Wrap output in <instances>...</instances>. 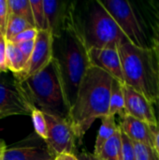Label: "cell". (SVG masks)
Listing matches in <instances>:
<instances>
[{"mask_svg": "<svg viewBox=\"0 0 159 160\" xmlns=\"http://www.w3.org/2000/svg\"><path fill=\"white\" fill-rule=\"evenodd\" d=\"M48 125V139L46 141L48 151L52 158L61 154H74L76 136L67 118L44 112Z\"/></svg>", "mask_w": 159, "mask_h": 160, "instance_id": "cell-8", "label": "cell"}, {"mask_svg": "<svg viewBox=\"0 0 159 160\" xmlns=\"http://www.w3.org/2000/svg\"><path fill=\"white\" fill-rule=\"evenodd\" d=\"M122 160H136L133 142L122 132Z\"/></svg>", "mask_w": 159, "mask_h": 160, "instance_id": "cell-24", "label": "cell"}, {"mask_svg": "<svg viewBox=\"0 0 159 160\" xmlns=\"http://www.w3.org/2000/svg\"><path fill=\"white\" fill-rule=\"evenodd\" d=\"M8 7L10 13L25 20L36 28L30 0H8Z\"/></svg>", "mask_w": 159, "mask_h": 160, "instance_id": "cell-19", "label": "cell"}, {"mask_svg": "<svg viewBox=\"0 0 159 160\" xmlns=\"http://www.w3.org/2000/svg\"><path fill=\"white\" fill-rule=\"evenodd\" d=\"M48 150L37 146L5 148L0 153V160H52Z\"/></svg>", "mask_w": 159, "mask_h": 160, "instance_id": "cell-14", "label": "cell"}, {"mask_svg": "<svg viewBox=\"0 0 159 160\" xmlns=\"http://www.w3.org/2000/svg\"><path fill=\"white\" fill-rule=\"evenodd\" d=\"M109 115H118L121 119L127 116L126 112V103H125V96L123 92V83L120 82L113 80L111 98H110V111Z\"/></svg>", "mask_w": 159, "mask_h": 160, "instance_id": "cell-16", "label": "cell"}, {"mask_svg": "<svg viewBox=\"0 0 159 160\" xmlns=\"http://www.w3.org/2000/svg\"><path fill=\"white\" fill-rule=\"evenodd\" d=\"M22 84L35 107L43 112L67 119L70 108L54 58L41 71L22 82Z\"/></svg>", "mask_w": 159, "mask_h": 160, "instance_id": "cell-4", "label": "cell"}, {"mask_svg": "<svg viewBox=\"0 0 159 160\" xmlns=\"http://www.w3.org/2000/svg\"><path fill=\"white\" fill-rule=\"evenodd\" d=\"M79 160H103L98 156H96L94 153L93 154H88V153H83L78 156Z\"/></svg>", "mask_w": 159, "mask_h": 160, "instance_id": "cell-31", "label": "cell"}, {"mask_svg": "<svg viewBox=\"0 0 159 160\" xmlns=\"http://www.w3.org/2000/svg\"><path fill=\"white\" fill-rule=\"evenodd\" d=\"M98 1L113 18L129 42L139 48H151L148 46L147 37L142 22L129 2L125 0Z\"/></svg>", "mask_w": 159, "mask_h": 160, "instance_id": "cell-6", "label": "cell"}, {"mask_svg": "<svg viewBox=\"0 0 159 160\" xmlns=\"http://www.w3.org/2000/svg\"><path fill=\"white\" fill-rule=\"evenodd\" d=\"M3 38V36H2V34H1V32H0V38Z\"/></svg>", "mask_w": 159, "mask_h": 160, "instance_id": "cell-34", "label": "cell"}, {"mask_svg": "<svg viewBox=\"0 0 159 160\" xmlns=\"http://www.w3.org/2000/svg\"><path fill=\"white\" fill-rule=\"evenodd\" d=\"M153 48L155 49L159 60V22L154 27V38H153Z\"/></svg>", "mask_w": 159, "mask_h": 160, "instance_id": "cell-30", "label": "cell"}, {"mask_svg": "<svg viewBox=\"0 0 159 160\" xmlns=\"http://www.w3.org/2000/svg\"><path fill=\"white\" fill-rule=\"evenodd\" d=\"M98 157L103 160H122V131L120 127L103 146Z\"/></svg>", "mask_w": 159, "mask_h": 160, "instance_id": "cell-18", "label": "cell"}, {"mask_svg": "<svg viewBox=\"0 0 159 160\" xmlns=\"http://www.w3.org/2000/svg\"><path fill=\"white\" fill-rule=\"evenodd\" d=\"M53 160H79L74 154H61L54 158Z\"/></svg>", "mask_w": 159, "mask_h": 160, "instance_id": "cell-32", "label": "cell"}, {"mask_svg": "<svg viewBox=\"0 0 159 160\" xmlns=\"http://www.w3.org/2000/svg\"><path fill=\"white\" fill-rule=\"evenodd\" d=\"M31 117L34 129L37 135L46 142L48 139V125L44 112L41 110L35 107L31 112Z\"/></svg>", "mask_w": 159, "mask_h": 160, "instance_id": "cell-21", "label": "cell"}, {"mask_svg": "<svg viewBox=\"0 0 159 160\" xmlns=\"http://www.w3.org/2000/svg\"><path fill=\"white\" fill-rule=\"evenodd\" d=\"M157 108H158V110H159V104H158V106H157ZM157 120H159V117L157 118Z\"/></svg>", "mask_w": 159, "mask_h": 160, "instance_id": "cell-35", "label": "cell"}, {"mask_svg": "<svg viewBox=\"0 0 159 160\" xmlns=\"http://www.w3.org/2000/svg\"><path fill=\"white\" fill-rule=\"evenodd\" d=\"M30 28H35V27H33L31 24H29L25 20L9 12L5 39H6V41H9L13 38H15L17 35H19L20 33H22L27 29H30Z\"/></svg>", "mask_w": 159, "mask_h": 160, "instance_id": "cell-20", "label": "cell"}, {"mask_svg": "<svg viewBox=\"0 0 159 160\" xmlns=\"http://www.w3.org/2000/svg\"><path fill=\"white\" fill-rule=\"evenodd\" d=\"M151 129H152L153 139H154V147L159 156V120H157V125L151 126Z\"/></svg>", "mask_w": 159, "mask_h": 160, "instance_id": "cell-29", "label": "cell"}, {"mask_svg": "<svg viewBox=\"0 0 159 160\" xmlns=\"http://www.w3.org/2000/svg\"><path fill=\"white\" fill-rule=\"evenodd\" d=\"M53 58V36L50 30L37 32L35 46L25 70L20 75H14L19 82H23L29 77L45 68Z\"/></svg>", "mask_w": 159, "mask_h": 160, "instance_id": "cell-9", "label": "cell"}, {"mask_svg": "<svg viewBox=\"0 0 159 160\" xmlns=\"http://www.w3.org/2000/svg\"><path fill=\"white\" fill-rule=\"evenodd\" d=\"M52 160H53V159H52Z\"/></svg>", "mask_w": 159, "mask_h": 160, "instance_id": "cell-37", "label": "cell"}, {"mask_svg": "<svg viewBox=\"0 0 159 160\" xmlns=\"http://www.w3.org/2000/svg\"><path fill=\"white\" fill-rule=\"evenodd\" d=\"M80 26L88 50L118 49L120 44L128 40L98 0L88 8L84 22H80Z\"/></svg>", "mask_w": 159, "mask_h": 160, "instance_id": "cell-5", "label": "cell"}, {"mask_svg": "<svg viewBox=\"0 0 159 160\" xmlns=\"http://www.w3.org/2000/svg\"><path fill=\"white\" fill-rule=\"evenodd\" d=\"M8 71L7 61V41L5 38H0V73Z\"/></svg>", "mask_w": 159, "mask_h": 160, "instance_id": "cell-27", "label": "cell"}, {"mask_svg": "<svg viewBox=\"0 0 159 160\" xmlns=\"http://www.w3.org/2000/svg\"><path fill=\"white\" fill-rule=\"evenodd\" d=\"M125 84L142 94L155 107L159 104V60L153 48H139L128 40L118 47Z\"/></svg>", "mask_w": 159, "mask_h": 160, "instance_id": "cell-3", "label": "cell"}, {"mask_svg": "<svg viewBox=\"0 0 159 160\" xmlns=\"http://www.w3.org/2000/svg\"><path fill=\"white\" fill-rule=\"evenodd\" d=\"M48 28L53 38L58 37L75 17V8L67 2L43 0Z\"/></svg>", "mask_w": 159, "mask_h": 160, "instance_id": "cell-11", "label": "cell"}, {"mask_svg": "<svg viewBox=\"0 0 159 160\" xmlns=\"http://www.w3.org/2000/svg\"><path fill=\"white\" fill-rule=\"evenodd\" d=\"M121 131L132 142L148 144L154 147V139L151 125L136 119L130 115L125 116L120 124Z\"/></svg>", "mask_w": 159, "mask_h": 160, "instance_id": "cell-13", "label": "cell"}, {"mask_svg": "<svg viewBox=\"0 0 159 160\" xmlns=\"http://www.w3.org/2000/svg\"><path fill=\"white\" fill-rule=\"evenodd\" d=\"M18 46V48L21 50L22 55H23V58H24V61L26 63V67H27V64L30 60V57L32 55V52H33V50H34V46H35V40H30V41H26V42H22V43H19V44H16ZM25 70V69H24Z\"/></svg>", "mask_w": 159, "mask_h": 160, "instance_id": "cell-28", "label": "cell"}, {"mask_svg": "<svg viewBox=\"0 0 159 160\" xmlns=\"http://www.w3.org/2000/svg\"><path fill=\"white\" fill-rule=\"evenodd\" d=\"M134 149L136 160H159V156L156 151L155 147L141 143V142H134Z\"/></svg>", "mask_w": 159, "mask_h": 160, "instance_id": "cell-23", "label": "cell"}, {"mask_svg": "<svg viewBox=\"0 0 159 160\" xmlns=\"http://www.w3.org/2000/svg\"><path fill=\"white\" fill-rule=\"evenodd\" d=\"M7 61L8 70L11 71L14 75L22 74L25 68L26 63L24 61L23 55L21 50L16 44L7 41Z\"/></svg>", "mask_w": 159, "mask_h": 160, "instance_id": "cell-17", "label": "cell"}, {"mask_svg": "<svg viewBox=\"0 0 159 160\" xmlns=\"http://www.w3.org/2000/svg\"><path fill=\"white\" fill-rule=\"evenodd\" d=\"M30 3L32 7L36 29H37L38 31L49 30L47 18L43 6V0H30Z\"/></svg>", "mask_w": 159, "mask_h": 160, "instance_id": "cell-22", "label": "cell"}, {"mask_svg": "<svg viewBox=\"0 0 159 160\" xmlns=\"http://www.w3.org/2000/svg\"><path fill=\"white\" fill-rule=\"evenodd\" d=\"M88 54L91 67H96L104 70L109 75H111L114 80L125 84L122 63L118 49L93 48L88 50Z\"/></svg>", "mask_w": 159, "mask_h": 160, "instance_id": "cell-12", "label": "cell"}, {"mask_svg": "<svg viewBox=\"0 0 159 160\" xmlns=\"http://www.w3.org/2000/svg\"><path fill=\"white\" fill-rule=\"evenodd\" d=\"M5 148H7V147H6V145H5V142H4L3 141H1V140H0V153H1Z\"/></svg>", "mask_w": 159, "mask_h": 160, "instance_id": "cell-33", "label": "cell"}, {"mask_svg": "<svg viewBox=\"0 0 159 160\" xmlns=\"http://www.w3.org/2000/svg\"><path fill=\"white\" fill-rule=\"evenodd\" d=\"M157 16H158V19H159V12H158V15H157Z\"/></svg>", "mask_w": 159, "mask_h": 160, "instance_id": "cell-36", "label": "cell"}, {"mask_svg": "<svg viewBox=\"0 0 159 160\" xmlns=\"http://www.w3.org/2000/svg\"><path fill=\"white\" fill-rule=\"evenodd\" d=\"M53 58L58 64L67 100L71 108L82 81L91 67L88 49L76 15L61 35L53 38Z\"/></svg>", "mask_w": 159, "mask_h": 160, "instance_id": "cell-2", "label": "cell"}, {"mask_svg": "<svg viewBox=\"0 0 159 160\" xmlns=\"http://www.w3.org/2000/svg\"><path fill=\"white\" fill-rule=\"evenodd\" d=\"M123 92L127 115L143 121L151 126L157 124L154 106L142 94L127 84H123Z\"/></svg>", "mask_w": 159, "mask_h": 160, "instance_id": "cell-10", "label": "cell"}, {"mask_svg": "<svg viewBox=\"0 0 159 160\" xmlns=\"http://www.w3.org/2000/svg\"><path fill=\"white\" fill-rule=\"evenodd\" d=\"M37 32H38V30L36 28L27 29V30L20 33L19 35H17L15 38H13L11 40H9L7 42H11L13 44H19V43L30 41V40H35L37 36Z\"/></svg>", "mask_w": 159, "mask_h": 160, "instance_id": "cell-26", "label": "cell"}, {"mask_svg": "<svg viewBox=\"0 0 159 160\" xmlns=\"http://www.w3.org/2000/svg\"><path fill=\"white\" fill-rule=\"evenodd\" d=\"M118 128L119 127L116 125L115 116L107 115L101 118V126L99 128L94 148V154L96 156H98L100 154L103 146L116 133Z\"/></svg>", "mask_w": 159, "mask_h": 160, "instance_id": "cell-15", "label": "cell"}, {"mask_svg": "<svg viewBox=\"0 0 159 160\" xmlns=\"http://www.w3.org/2000/svg\"><path fill=\"white\" fill-rule=\"evenodd\" d=\"M113 80L98 68H88L67 116L76 139L80 142L97 119L109 115Z\"/></svg>", "mask_w": 159, "mask_h": 160, "instance_id": "cell-1", "label": "cell"}, {"mask_svg": "<svg viewBox=\"0 0 159 160\" xmlns=\"http://www.w3.org/2000/svg\"><path fill=\"white\" fill-rule=\"evenodd\" d=\"M9 17L8 0H0V32L5 38Z\"/></svg>", "mask_w": 159, "mask_h": 160, "instance_id": "cell-25", "label": "cell"}, {"mask_svg": "<svg viewBox=\"0 0 159 160\" xmlns=\"http://www.w3.org/2000/svg\"><path fill=\"white\" fill-rule=\"evenodd\" d=\"M35 105L21 82L0 79V119L12 115H31Z\"/></svg>", "mask_w": 159, "mask_h": 160, "instance_id": "cell-7", "label": "cell"}]
</instances>
